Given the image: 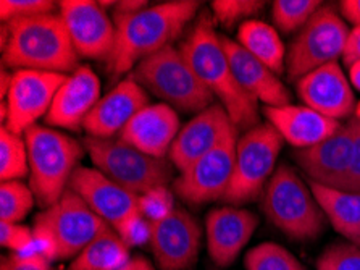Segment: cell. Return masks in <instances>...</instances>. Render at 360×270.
<instances>
[{"mask_svg": "<svg viewBox=\"0 0 360 270\" xmlns=\"http://www.w3.org/2000/svg\"><path fill=\"white\" fill-rule=\"evenodd\" d=\"M200 7L195 0H172L143 12L113 18L117 27L115 46L105 62L108 73L122 76L181 35Z\"/></svg>", "mask_w": 360, "mask_h": 270, "instance_id": "6da1fadb", "label": "cell"}, {"mask_svg": "<svg viewBox=\"0 0 360 270\" xmlns=\"http://www.w3.org/2000/svg\"><path fill=\"white\" fill-rule=\"evenodd\" d=\"M191 68L230 115L239 131L260 125L259 104L239 85L210 16H200L179 47Z\"/></svg>", "mask_w": 360, "mask_h": 270, "instance_id": "7a4b0ae2", "label": "cell"}, {"mask_svg": "<svg viewBox=\"0 0 360 270\" xmlns=\"http://www.w3.org/2000/svg\"><path fill=\"white\" fill-rule=\"evenodd\" d=\"M8 27L4 65L16 70L67 75L79 67V55L60 13H44L4 23Z\"/></svg>", "mask_w": 360, "mask_h": 270, "instance_id": "3957f363", "label": "cell"}, {"mask_svg": "<svg viewBox=\"0 0 360 270\" xmlns=\"http://www.w3.org/2000/svg\"><path fill=\"white\" fill-rule=\"evenodd\" d=\"M30 156V188L41 207L53 206L68 190L84 156V145L47 126L34 125L25 133Z\"/></svg>", "mask_w": 360, "mask_h": 270, "instance_id": "277c9868", "label": "cell"}, {"mask_svg": "<svg viewBox=\"0 0 360 270\" xmlns=\"http://www.w3.org/2000/svg\"><path fill=\"white\" fill-rule=\"evenodd\" d=\"M260 200L265 217L291 240L312 241L328 222L312 188L288 164L278 165Z\"/></svg>", "mask_w": 360, "mask_h": 270, "instance_id": "5b68a950", "label": "cell"}, {"mask_svg": "<svg viewBox=\"0 0 360 270\" xmlns=\"http://www.w3.org/2000/svg\"><path fill=\"white\" fill-rule=\"evenodd\" d=\"M138 85L184 113H200L214 106V94L174 46L143 60L131 73Z\"/></svg>", "mask_w": 360, "mask_h": 270, "instance_id": "8992f818", "label": "cell"}, {"mask_svg": "<svg viewBox=\"0 0 360 270\" xmlns=\"http://www.w3.org/2000/svg\"><path fill=\"white\" fill-rule=\"evenodd\" d=\"M84 147L94 168L136 196L168 186L173 180V164L138 151L122 140H99L87 136Z\"/></svg>", "mask_w": 360, "mask_h": 270, "instance_id": "52a82bcc", "label": "cell"}, {"mask_svg": "<svg viewBox=\"0 0 360 270\" xmlns=\"http://www.w3.org/2000/svg\"><path fill=\"white\" fill-rule=\"evenodd\" d=\"M283 142V136L270 123H260L239 136L233 178L223 201L243 206L260 200L276 170Z\"/></svg>", "mask_w": 360, "mask_h": 270, "instance_id": "ba28073f", "label": "cell"}, {"mask_svg": "<svg viewBox=\"0 0 360 270\" xmlns=\"http://www.w3.org/2000/svg\"><path fill=\"white\" fill-rule=\"evenodd\" d=\"M349 32L351 30L336 8L320 7L289 46L288 78L297 81L310 71L342 59Z\"/></svg>", "mask_w": 360, "mask_h": 270, "instance_id": "9c48e42d", "label": "cell"}, {"mask_svg": "<svg viewBox=\"0 0 360 270\" xmlns=\"http://www.w3.org/2000/svg\"><path fill=\"white\" fill-rule=\"evenodd\" d=\"M112 228L73 190L34 219L32 230L42 231L52 240L57 259L76 257L103 231Z\"/></svg>", "mask_w": 360, "mask_h": 270, "instance_id": "30bf717a", "label": "cell"}, {"mask_svg": "<svg viewBox=\"0 0 360 270\" xmlns=\"http://www.w3.org/2000/svg\"><path fill=\"white\" fill-rule=\"evenodd\" d=\"M239 133V130L231 131L215 149L200 157L174 180V192L184 202L200 206L225 200L236 162Z\"/></svg>", "mask_w": 360, "mask_h": 270, "instance_id": "8fae6325", "label": "cell"}, {"mask_svg": "<svg viewBox=\"0 0 360 270\" xmlns=\"http://www.w3.org/2000/svg\"><path fill=\"white\" fill-rule=\"evenodd\" d=\"M67 78L68 75L49 71L16 70L7 96L8 115L5 128L15 135H25L37 120L49 113L60 86Z\"/></svg>", "mask_w": 360, "mask_h": 270, "instance_id": "7c38bea8", "label": "cell"}, {"mask_svg": "<svg viewBox=\"0 0 360 270\" xmlns=\"http://www.w3.org/2000/svg\"><path fill=\"white\" fill-rule=\"evenodd\" d=\"M58 13L79 57L107 62L115 46L117 27L101 2L92 0H63Z\"/></svg>", "mask_w": 360, "mask_h": 270, "instance_id": "4fadbf2b", "label": "cell"}, {"mask_svg": "<svg viewBox=\"0 0 360 270\" xmlns=\"http://www.w3.org/2000/svg\"><path fill=\"white\" fill-rule=\"evenodd\" d=\"M200 238L198 220L174 207L165 219L152 223L149 245L162 270H189L198 261Z\"/></svg>", "mask_w": 360, "mask_h": 270, "instance_id": "5bb4252c", "label": "cell"}, {"mask_svg": "<svg viewBox=\"0 0 360 270\" xmlns=\"http://www.w3.org/2000/svg\"><path fill=\"white\" fill-rule=\"evenodd\" d=\"M357 125L359 110L328 140L321 141L317 146L294 151L292 157L296 159L309 181L330 186V188H340L351 165Z\"/></svg>", "mask_w": 360, "mask_h": 270, "instance_id": "9a60e30c", "label": "cell"}, {"mask_svg": "<svg viewBox=\"0 0 360 270\" xmlns=\"http://www.w3.org/2000/svg\"><path fill=\"white\" fill-rule=\"evenodd\" d=\"M304 106L317 110L333 120H347L357 112V99L351 80L338 62L310 71L296 82Z\"/></svg>", "mask_w": 360, "mask_h": 270, "instance_id": "2e32d148", "label": "cell"}, {"mask_svg": "<svg viewBox=\"0 0 360 270\" xmlns=\"http://www.w3.org/2000/svg\"><path fill=\"white\" fill-rule=\"evenodd\" d=\"M68 188L115 231L128 219L139 214V196L122 188L97 168H76Z\"/></svg>", "mask_w": 360, "mask_h": 270, "instance_id": "e0dca14e", "label": "cell"}, {"mask_svg": "<svg viewBox=\"0 0 360 270\" xmlns=\"http://www.w3.org/2000/svg\"><path fill=\"white\" fill-rule=\"evenodd\" d=\"M238 130L221 104H214L179 130L170 149V162L179 172L215 149L231 131Z\"/></svg>", "mask_w": 360, "mask_h": 270, "instance_id": "ac0fdd59", "label": "cell"}, {"mask_svg": "<svg viewBox=\"0 0 360 270\" xmlns=\"http://www.w3.org/2000/svg\"><path fill=\"white\" fill-rule=\"evenodd\" d=\"M259 217L236 206L218 207L205 219L207 251L218 267H230L252 238Z\"/></svg>", "mask_w": 360, "mask_h": 270, "instance_id": "d6986e66", "label": "cell"}, {"mask_svg": "<svg viewBox=\"0 0 360 270\" xmlns=\"http://www.w3.org/2000/svg\"><path fill=\"white\" fill-rule=\"evenodd\" d=\"M147 106V91L129 76L120 81L108 94L101 97L84 120L83 130L91 137L113 140Z\"/></svg>", "mask_w": 360, "mask_h": 270, "instance_id": "ffe728a7", "label": "cell"}, {"mask_svg": "<svg viewBox=\"0 0 360 270\" xmlns=\"http://www.w3.org/2000/svg\"><path fill=\"white\" fill-rule=\"evenodd\" d=\"M101 101V81L86 65H79L60 86L46 122L57 128L79 131L84 120Z\"/></svg>", "mask_w": 360, "mask_h": 270, "instance_id": "44dd1931", "label": "cell"}, {"mask_svg": "<svg viewBox=\"0 0 360 270\" xmlns=\"http://www.w3.org/2000/svg\"><path fill=\"white\" fill-rule=\"evenodd\" d=\"M179 133V118L176 110L168 104H154L136 115L124 126L118 140L133 146L147 156L165 159L170 154L174 140Z\"/></svg>", "mask_w": 360, "mask_h": 270, "instance_id": "7402d4cb", "label": "cell"}, {"mask_svg": "<svg viewBox=\"0 0 360 270\" xmlns=\"http://www.w3.org/2000/svg\"><path fill=\"white\" fill-rule=\"evenodd\" d=\"M220 37L234 76L250 97L257 102L262 101L265 107L289 106L291 94L276 73L250 55L238 41L228 39L226 36Z\"/></svg>", "mask_w": 360, "mask_h": 270, "instance_id": "603a6c76", "label": "cell"}, {"mask_svg": "<svg viewBox=\"0 0 360 270\" xmlns=\"http://www.w3.org/2000/svg\"><path fill=\"white\" fill-rule=\"evenodd\" d=\"M264 115L269 123L296 149L320 145L341 128V122L321 115L307 106L265 107Z\"/></svg>", "mask_w": 360, "mask_h": 270, "instance_id": "cb8c5ba5", "label": "cell"}, {"mask_svg": "<svg viewBox=\"0 0 360 270\" xmlns=\"http://www.w3.org/2000/svg\"><path fill=\"white\" fill-rule=\"evenodd\" d=\"M307 183L325 217L342 238L360 246V192H349L314 181Z\"/></svg>", "mask_w": 360, "mask_h": 270, "instance_id": "d4e9b609", "label": "cell"}, {"mask_svg": "<svg viewBox=\"0 0 360 270\" xmlns=\"http://www.w3.org/2000/svg\"><path fill=\"white\" fill-rule=\"evenodd\" d=\"M238 42L274 73L281 75L286 70L285 44L274 26L259 20L245 21L239 26Z\"/></svg>", "mask_w": 360, "mask_h": 270, "instance_id": "484cf974", "label": "cell"}, {"mask_svg": "<svg viewBox=\"0 0 360 270\" xmlns=\"http://www.w3.org/2000/svg\"><path fill=\"white\" fill-rule=\"evenodd\" d=\"M129 246L113 228L87 245L67 270H120L129 261Z\"/></svg>", "mask_w": 360, "mask_h": 270, "instance_id": "4316f807", "label": "cell"}, {"mask_svg": "<svg viewBox=\"0 0 360 270\" xmlns=\"http://www.w3.org/2000/svg\"><path fill=\"white\" fill-rule=\"evenodd\" d=\"M30 175V156L26 141L2 125L0 130V178L21 180Z\"/></svg>", "mask_w": 360, "mask_h": 270, "instance_id": "83f0119b", "label": "cell"}, {"mask_svg": "<svg viewBox=\"0 0 360 270\" xmlns=\"http://www.w3.org/2000/svg\"><path fill=\"white\" fill-rule=\"evenodd\" d=\"M36 197L30 185L21 180L2 181L0 186V219L2 222L18 223L31 212Z\"/></svg>", "mask_w": 360, "mask_h": 270, "instance_id": "f1b7e54d", "label": "cell"}, {"mask_svg": "<svg viewBox=\"0 0 360 270\" xmlns=\"http://www.w3.org/2000/svg\"><path fill=\"white\" fill-rule=\"evenodd\" d=\"M244 267L245 270H305L291 251L276 243H262L248 251Z\"/></svg>", "mask_w": 360, "mask_h": 270, "instance_id": "f546056e", "label": "cell"}, {"mask_svg": "<svg viewBox=\"0 0 360 270\" xmlns=\"http://www.w3.org/2000/svg\"><path fill=\"white\" fill-rule=\"evenodd\" d=\"M320 7L319 0H275L271 4V18L278 30L289 35L301 31Z\"/></svg>", "mask_w": 360, "mask_h": 270, "instance_id": "4dcf8cb0", "label": "cell"}, {"mask_svg": "<svg viewBox=\"0 0 360 270\" xmlns=\"http://www.w3.org/2000/svg\"><path fill=\"white\" fill-rule=\"evenodd\" d=\"M266 2L262 0H214L212 12L215 20L225 27H231L236 23H245L249 18L259 15Z\"/></svg>", "mask_w": 360, "mask_h": 270, "instance_id": "1f68e13d", "label": "cell"}, {"mask_svg": "<svg viewBox=\"0 0 360 270\" xmlns=\"http://www.w3.org/2000/svg\"><path fill=\"white\" fill-rule=\"evenodd\" d=\"M317 270H360V246L349 241L330 245L319 256Z\"/></svg>", "mask_w": 360, "mask_h": 270, "instance_id": "d6a6232c", "label": "cell"}, {"mask_svg": "<svg viewBox=\"0 0 360 270\" xmlns=\"http://www.w3.org/2000/svg\"><path fill=\"white\" fill-rule=\"evenodd\" d=\"M173 209V195L167 186H159L139 196V214L150 223L165 219Z\"/></svg>", "mask_w": 360, "mask_h": 270, "instance_id": "836d02e7", "label": "cell"}, {"mask_svg": "<svg viewBox=\"0 0 360 270\" xmlns=\"http://www.w3.org/2000/svg\"><path fill=\"white\" fill-rule=\"evenodd\" d=\"M57 5L58 4L51 2V0H2L0 2V16H2L4 23H10L15 20L53 13Z\"/></svg>", "mask_w": 360, "mask_h": 270, "instance_id": "e575fe53", "label": "cell"}, {"mask_svg": "<svg viewBox=\"0 0 360 270\" xmlns=\"http://www.w3.org/2000/svg\"><path fill=\"white\" fill-rule=\"evenodd\" d=\"M0 243H2L5 250H10L15 254L37 252L32 230L20 223L0 222Z\"/></svg>", "mask_w": 360, "mask_h": 270, "instance_id": "d590c367", "label": "cell"}, {"mask_svg": "<svg viewBox=\"0 0 360 270\" xmlns=\"http://www.w3.org/2000/svg\"><path fill=\"white\" fill-rule=\"evenodd\" d=\"M117 233L129 247L146 245L150 241L152 223L141 216V214H136V216L128 219L127 222L117 230Z\"/></svg>", "mask_w": 360, "mask_h": 270, "instance_id": "8d00e7d4", "label": "cell"}, {"mask_svg": "<svg viewBox=\"0 0 360 270\" xmlns=\"http://www.w3.org/2000/svg\"><path fill=\"white\" fill-rule=\"evenodd\" d=\"M0 270H53L51 261L39 252H30V254H12L2 257Z\"/></svg>", "mask_w": 360, "mask_h": 270, "instance_id": "74e56055", "label": "cell"}, {"mask_svg": "<svg viewBox=\"0 0 360 270\" xmlns=\"http://www.w3.org/2000/svg\"><path fill=\"white\" fill-rule=\"evenodd\" d=\"M338 190L349 192H360V112H359V125L356 140H354V151L351 165H349L347 173L341 181V186Z\"/></svg>", "mask_w": 360, "mask_h": 270, "instance_id": "f35d334b", "label": "cell"}, {"mask_svg": "<svg viewBox=\"0 0 360 270\" xmlns=\"http://www.w3.org/2000/svg\"><path fill=\"white\" fill-rule=\"evenodd\" d=\"M357 60H360V27H352L349 32L345 54H342V62L349 68Z\"/></svg>", "mask_w": 360, "mask_h": 270, "instance_id": "ab89813d", "label": "cell"}, {"mask_svg": "<svg viewBox=\"0 0 360 270\" xmlns=\"http://www.w3.org/2000/svg\"><path fill=\"white\" fill-rule=\"evenodd\" d=\"M340 13L347 23L360 27V0H342L340 2Z\"/></svg>", "mask_w": 360, "mask_h": 270, "instance_id": "60d3db41", "label": "cell"}, {"mask_svg": "<svg viewBox=\"0 0 360 270\" xmlns=\"http://www.w3.org/2000/svg\"><path fill=\"white\" fill-rule=\"evenodd\" d=\"M147 8V2L144 0H122V2H115V12H113V18H122V16H131Z\"/></svg>", "mask_w": 360, "mask_h": 270, "instance_id": "b9f144b4", "label": "cell"}, {"mask_svg": "<svg viewBox=\"0 0 360 270\" xmlns=\"http://www.w3.org/2000/svg\"><path fill=\"white\" fill-rule=\"evenodd\" d=\"M120 270H155V269L149 261H147L146 257L134 256V257L129 259L127 266L122 267Z\"/></svg>", "mask_w": 360, "mask_h": 270, "instance_id": "7bdbcfd3", "label": "cell"}, {"mask_svg": "<svg viewBox=\"0 0 360 270\" xmlns=\"http://www.w3.org/2000/svg\"><path fill=\"white\" fill-rule=\"evenodd\" d=\"M349 78H351L352 86L360 92V60L349 67Z\"/></svg>", "mask_w": 360, "mask_h": 270, "instance_id": "ee69618b", "label": "cell"}, {"mask_svg": "<svg viewBox=\"0 0 360 270\" xmlns=\"http://www.w3.org/2000/svg\"><path fill=\"white\" fill-rule=\"evenodd\" d=\"M10 86H12V75L8 73L7 70H2V90H0V94H2V99L5 101L8 96V91H10Z\"/></svg>", "mask_w": 360, "mask_h": 270, "instance_id": "f6af8a7d", "label": "cell"}]
</instances>
